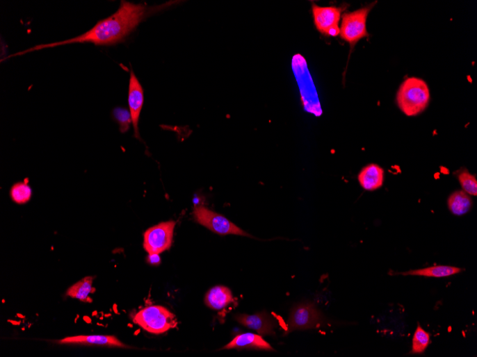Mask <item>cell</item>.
<instances>
[{
    "instance_id": "obj_1",
    "label": "cell",
    "mask_w": 477,
    "mask_h": 357,
    "mask_svg": "<svg viewBox=\"0 0 477 357\" xmlns=\"http://www.w3.org/2000/svg\"><path fill=\"white\" fill-rule=\"evenodd\" d=\"M177 3L178 2L170 1L161 6H148L146 4L122 1L116 13L108 18L99 21L92 29L84 34L61 42L36 45L10 55L7 60L35 51L72 44L91 43L97 46L116 44L123 42L145 19L170 8Z\"/></svg>"
},
{
    "instance_id": "obj_2",
    "label": "cell",
    "mask_w": 477,
    "mask_h": 357,
    "mask_svg": "<svg viewBox=\"0 0 477 357\" xmlns=\"http://www.w3.org/2000/svg\"><path fill=\"white\" fill-rule=\"evenodd\" d=\"M430 101V89L425 81L417 77L407 78L396 94V102L407 117H415L425 111Z\"/></svg>"
},
{
    "instance_id": "obj_3",
    "label": "cell",
    "mask_w": 477,
    "mask_h": 357,
    "mask_svg": "<svg viewBox=\"0 0 477 357\" xmlns=\"http://www.w3.org/2000/svg\"><path fill=\"white\" fill-rule=\"evenodd\" d=\"M291 67L300 88L305 111L315 117H321L323 115L321 104L305 59L301 54H296L291 62Z\"/></svg>"
},
{
    "instance_id": "obj_4",
    "label": "cell",
    "mask_w": 477,
    "mask_h": 357,
    "mask_svg": "<svg viewBox=\"0 0 477 357\" xmlns=\"http://www.w3.org/2000/svg\"><path fill=\"white\" fill-rule=\"evenodd\" d=\"M134 321L147 332L160 335L177 325L176 316L163 306H152L138 312Z\"/></svg>"
},
{
    "instance_id": "obj_5",
    "label": "cell",
    "mask_w": 477,
    "mask_h": 357,
    "mask_svg": "<svg viewBox=\"0 0 477 357\" xmlns=\"http://www.w3.org/2000/svg\"><path fill=\"white\" fill-rule=\"evenodd\" d=\"M377 4L373 3L354 12L344 13L341 16L340 38L348 42L352 47L362 39L369 36L366 20L371 10Z\"/></svg>"
},
{
    "instance_id": "obj_6",
    "label": "cell",
    "mask_w": 477,
    "mask_h": 357,
    "mask_svg": "<svg viewBox=\"0 0 477 357\" xmlns=\"http://www.w3.org/2000/svg\"><path fill=\"white\" fill-rule=\"evenodd\" d=\"M195 221L207 229L220 235H235L252 237L236 226L223 215L204 206H195L193 211Z\"/></svg>"
},
{
    "instance_id": "obj_7",
    "label": "cell",
    "mask_w": 477,
    "mask_h": 357,
    "mask_svg": "<svg viewBox=\"0 0 477 357\" xmlns=\"http://www.w3.org/2000/svg\"><path fill=\"white\" fill-rule=\"evenodd\" d=\"M176 222L170 221L153 226L144 234V249L150 254H159L169 250L172 243Z\"/></svg>"
},
{
    "instance_id": "obj_8",
    "label": "cell",
    "mask_w": 477,
    "mask_h": 357,
    "mask_svg": "<svg viewBox=\"0 0 477 357\" xmlns=\"http://www.w3.org/2000/svg\"><path fill=\"white\" fill-rule=\"evenodd\" d=\"M346 9L342 6L321 7L312 3V15L317 31L326 37L338 36L341 14Z\"/></svg>"
},
{
    "instance_id": "obj_9",
    "label": "cell",
    "mask_w": 477,
    "mask_h": 357,
    "mask_svg": "<svg viewBox=\"0 0 477 357\" xmlns=\"http://www.w3.org/2000/svg\"><path fill=\"white\" fill-rule=\"evenodd\" d=\"M323 322L321 313L311 304H302L291 310L287 322V333L319 327Z\"/></svg>"
},
{
    "instance_id": "obj_10",
    "label": "cell",
    "mask_w": 477,
    "mask_h": 357,
    "mask_svg": "<svg viewBox=\"0 0 477 357\" xmlns=\"http://www.w3.org/2000/svg\"><path fill=\"white\" fill-rule=\"evenodd\" d=\"M128 103L132 124L134 126L135 137L141 141L138 125L144 103V90L140 81L132 69L130 71Z\"/></svg>"
},
{
    "instance_id": "obj_11",
    "label": "cell",
    "mask_w": 477,
    "mask_h": 357,
    "mask_svg": "<svg viewBox=\"0 0 477 357\" xmlns=\"http://www.w3.org/2000/svg\"><path fill=\"white\" fill-rule=\"evenodd\" d=\"M235 319L242 325L253 329L259 335H274L276 322L274 319L266 313L255 315H238Z\"/></svg>"
},
{
    "instance_id": "obj_12",
    "label": "cell",
    "mask_w": 477,
    "mask_h": 357,
    "mask_svg": "<svg viewBox=\"0 0 477 357\" xmlns=\"http://www.w3.org/2000/svg\"><path fill=\"white\" fill-rule=\"evenodd\" d=\"M223 349H254L275 351L273 347L259 335L245 333L237 335Z\"/></svg>"
},
{
    "instance_id": "obj_13",
    "label": "cell",
    "mask_w": 477,
    "mask_h": 357,
    "mask_svg": "<svg viewBox=\"0 0 477 357\" xmlns=\"http://www.w3.org/2000/svg\"><path fill=\"white\" fill-rule=\"evenodd\" d=\"M60 344L99 345L129 348L116 337L110 335H79L69 337L57 341Z\"/></svg>"
},
{
    "instance_id": "obj_14",
    "label": "cell",
    "mask_w": 477,
    "mask_h": 357,
    "mask_svg": "<svg viewBox=\"0 0 477 357\" xmlns=\"http://www.w3.org/2000/svg\"><path fill=\"white\" fill-rule=\"evenodd\" d=\"M464 269L458 267L448 265H435L429 267L412 269L404 272L394 273L403 276H419L426 278H447L458 274Z\"/></svg>"
},
{
    "instance_id": "obj_15",
    "label": "cell",
    "mask_w": 477,
    "mask_h": 357,
    "mask_svg": "<svg viewBox=\"0 0 477 357\" xmlns=\"http://www.w3.org/2000/svg\"><path fill=\"white\" fill-rule=\"evenodd\" d=\"M385 172L377 164H369L364 167L358 175L361 186L366 190L373 191L383 185Z\"/></svg>"
},
{
    "instance_id": "obj_16",
    "label": "cell",
    "mask_w": 477,
    "mask_h": 357,
    "mask_svg": "<svg viewBox=\"0 0 477 357\" xmlns=\"http://www.w3.org/2000/svg\"><path fill=\"white\" fill-rule=\"evenodd\" d=\"M233 300L232 291L225 286H216L211 288L204 297L206 306L214 310L225 309L232 303Z\"/></svg>"
},
{
    "instance_id": "obj_17",
    "label": "cell",
    "mask_w": 477,
    "mask_h": 357,
    "mask_svg": "<svg viewBox=\"0 0 477 357\" xmlns=\"http://www.w3.org/2000/svg\"><path fill=\"white\" fill-rule=\"evenodd\" d=\"M93 279L92 277L88 276L77 282L68 289L67 295L84 303L92 304V299L90 294L95 291L92 287Z\"/></svg>"
},
{
    "instance_id": "obj_18",
    "label": "cell",
    "mask_w": 477,
    "mask_h": 357,
    "mask_svg": "<svg viewBox=\"0 0 477 357\" xmlns=\"http://www.w3.org/2000/svg\"><path fill=\"white\" fill-rule=\"evenodd\" d=\"M448 207L455 215H463L467 213L472 206L470 197L463 190L454 192L448 199Z\"/></svg>"
},
{
    "instance_id": "obj_19",
    "label": "cell",
    "mask_w": 477,
    "mask_h": 357,
    "mask_svg": "<svg viewBox=\"0 0 477 357\" xmlns=\"http://www.w3.org/2000/svg\"><path fill=\"white\" fill-rule=\"evenodd\" d=\"M430 342V334L418 324L412 338L411 354H423L429 347Z\"/></svg>"
},
{
    "instance_id": "obj_20",
    "label": "cell",
    "mask_w": 477,
    "mask_h": 357,
    "mask_svg": "<svg viewBox=\"0 0 477 357\" xmlns=\"http://www.w3.org/2000/svg\"><path fill=\"white\" fill-rule=\"evenodd\" d=\"M33 196V190L26 182L14 184L10 189V197L17 204H24L30 201Z\"/></svg>"
},
{
    "instance_id": "obj_21",
    "label": "cell",
    "mask_w": 477,
    "mask_h": 357,
    "mask_svg": "<svg viewBox=\"0 0 477 357\" xmlns=\"http://www.w3.org/2000/svg\"><path fill=\"white\" fill-rule=\"evenodd\" d=\"M459 181L466 194L477 196V181L474 176L468 172H462L458 176Z\"/></svg>"
},
{
    "instance_id": "obj_22",
    "label": "cell",
    "mask_w": 477,
    "mask_h": 357,
    "mask_svg": "<svg viewBox=\"0 0 477 357\" xmlns=\"http://www.w3.org/2000/svg\"><path fill=\"white\" fill-rule=\"evenodd\" d=\"M114 117L119 123L120 130L122 133L127 132L131 123H132L130 113L127 109L118 107L114 109Z\"/></svg>"
},
{
    "instance_id": "obj_23",
    "label": "cell",
    "mask_w": 477,
    "mask_h": 357,
    "mask_svg": "<svg viewBox=\"0 0 477 357\" xmlns=\"http://www.w3.org/2000/svg\"><path fill=\"white\" fill-rule=\"evenodd\" d=\"M147 262L152 265H157L161 264V259L159 254H150L147 257Z\"/></svg>"
}]
</instances>
